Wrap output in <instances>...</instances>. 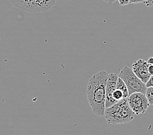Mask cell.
<instances>
[{
	"label": "cell",
	"mask_w": 153,
	"mask_h": 135,
	"mask_svg": "<svg viewBox=\"0 0 153 135\" xmlns=\"http://www.w3.org/2000/svg\"><path fill=\"white\" fill-rule=\"evenodd\" d=\"M108 75L104 70L98 72L89 79L87 86V101L94 114L98 116H104Z\"/></svg>",
	"instance_id": "1"
},
{
	"label": "cell",
	"mask_w": 153,
	"mask_h": 135,
	"mask_svg": "<svg viewBox=\"0 0 153 135\" xmlns=\"http://www.w3.org/2000/svg\"><path fill=\"white\" fill-rule=\"evenodd\" d=\"M104 117L109 124L119 125L133 120L134 113L130 108L127 99H123L111 107L105 108Z\"/></svg>",
	"instance_id": "2"
},
{
	"label": "cell",
	"mask_w": 153,
	"mask_h": 135,
	"mask_svg": "<svg viewBox=\"0 0 153 135\" xmlns=\"http://www.w3.org/2000/svg\"><path fill=\"white\" fill-rule=\"evenodd\" d=\"M57 0H10L18 9L33 13L48 11L56 4Z\"/></svg>",
	"instance_id": "3"
},
{
	"label": "cell",
	"mask_w": 153,
	"mask_h": 135,
	"mask_svg": "<svg viewBox=\"0 0 153 135\" xmlns=\"http://www.w3.org/2000/svg\"><path fill=\"white\" fill-rule=\"evenodd\" d=\"M118 76L125 82L129 95L135 92L145 94L147 90L146 85L135 75L132 69L125 66L120 72Z\"/></svg>",
	"instance_id": "4"
},
{
	"label": "cell",
	"mask_w": 153,
	"mask_h": 135,
	"mask_svg": "<svg viewBox=\"0 0 153 135\" xmlns=\"http://www.w3.org/2000/svg\"><path fill=\"white\" fill-rule=\"evenodd\" d=\"M127 101L130 108L136 115L144 114L150 105L145 94L140 92H135L129 95Z\"/></svg>",
	"instance_id": "5"
},
{
	"label": "cell",
	"mask_w": 153,
	"mask_h": 135,
	"mask_svg": "<svg viewBox=\"0 0 153 135\" xmlns=\"http://www.w3.org/2000/svg\"><path fill=\"white\" fill-rule=\"evenodd\" d=\"M118 78V75H117L115 73H111L108 75L106 86H105V108L110 107L117 102L114 99L112 95L116 90V85Z\"/></svg>",
	"instance_id": "6"
},
{
	"label": "cell",
	"mask_w": 153,
	"mask_h": 135,
	"mask_svg": "<svg viewBox=\"0 0 153 135\" xmlns=\"http://www.w3.org/2000/svg\"><path fill=\"white\" fill-rule=\"evenodd\" d=\"M149 64L147 61L139 59L135 61L132 66V70L135 75L145 84H146L151 77L148 70Z\"/></svg>",
	"instance_id": "7"
},
{
	"label": "cell",
	"mask_w": 153,
	"mask_h": 135,
	"mask_svg": "<svg viewBox=\"0 0 153 135\" xmlns=\"http://www.w3.org/2000/svg\"><path fill=\"white\" fill-rule=\"evenodd\" d=\"M116 89H118L121 90L123 94V98L124 99H127L128 97L129 96V93L128 89H127L126 85H125V82L123 81V79L121 78H118L117 82V85H116Z\"/></svg>",
	"instance_id": "8"
},
{
	"label": "cell",
	"mask_w": 153,
	"mask_h": 135,
	"mask_svg": "<svg viewBox=\"0 0 153 135\" xmlns=\"http://www.w3.org/2000/svg\"><path fill=\"white\" fill-rule=\"evenodd\" d=\"M145 96H146L147 98L149 105H153V86L147 88L146 92H145Z\"/></svg>",
	"instance_id": "9"
},
{
	"label": "cell",
	"mask_w": 153,
	"mask_h": 135,
	"mask_svg": "<svg viewBox=\"0 0 153 135\" xmlns=\"http://www.w3.org/2000/svg\"><path fill=\"white\" fill-rule=\"evenodd\" d=\"M112 96H113V97H114V99L117 101H119L120 100L124 99L123 94L121 90H119L118 89H116L114 91V93H113Z\"/></svg>",
	"instance_id": "10"
},
{
	"label": "cell",
	"mask_w": 153,
	"mask_h": 135,
	"mask_svg": "<svg viewBox=\"0 0 153 135\" xmlns=\"http://www.w3.org/2000/svg\"><path fill=\"white\" fill-rule=\"evenodd\" d=\"M145 85H146L147 88L148 87H151V86H153V75H151L150 77V78L148 80V81L145 84Z\"/></svg>",
	"instance_id": "11"
},
{
	"label": "cell",
	"mask_w": 153,
	"mask_h": 135,
	"mask_svg": "<svg viewBox=\"0 0 153 135\" xmlns=\"http://www.w3.org/2000/svg\"><path fill=\"white\" fill-rule=\"evenodd\" d=\"M117 1H119L120 5H122V6H125V5L130 4L129 0H117Z\"/></svg>",
	"instance_id": "12"
},
{
	"label": "cell",
	"mask_w": 153,
	"mask_h": 135,
	"mask_svg": "<svg viewBox=\"0 0 153 135\" xmlns=\"http://www.w3.org/2000/svg\"><path fill=\"white\" fill-rule=\"evenodd\" d=\"M144 3L147 7H151L153 5V0H145Z\"/></svg>",
	"instance_id": "13"
},
{
	"label": "cell",
	"mask_w": 153,
	"mask_h": 135,
	"mask_svg": "<svg viewBox=\"0 0 153 135\" xmlns=\"http://www.w3.org/2000/svg\"><path fill=\"white\" fill-rule=\"evenodd\" d=\"M148 70L149 74L151 75H153V64H149V67H148Z\"/></svg>",
	"instance_id": "14"
},
{
	"label": "cell",
	"mask_w": 153,
	"mask_h": 135,
	"mask_svg": "<svg viewBox=\"0 0 153 135\" xmlns=\"http://www.w3.org/2000/svg\"><path fill=\"white\" fill-rule=\"evenodd\" d=\"M145 0H129L130 3H144Z\"/></svg>",
	"instance_id": "15"
},
{
	"label": "cell",
	"mask_w": 153,
	"mask_h": 135,
	"mask_svg": "<svg viewBox=\"0 0 153 135\" xmlns=\"http://www.w3.org/2000/svg\"><path fill=\"white\" fill-rule=\"evenodd\" d=\"M102 1H105V3H107L109 5H111L114 3H115L117 0H102Z\"/></svg>",
	"instance_id": "16"
},
{
	"label": "cell",
	"mask_w": 153,
	"mask_h": 135,
	"mask_svg": "<svg viewBox=\"0 0 153 135\" xmlns=\"http://www.w3.org/2000/svg\"><path fill=\"white\" fill-rule=\"evenodd\" d=\"M148 63L149 64H153V57H150L148 60Z\"/></svg>",
	"instance_id": "17"
}]
</instances>
